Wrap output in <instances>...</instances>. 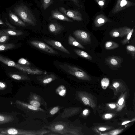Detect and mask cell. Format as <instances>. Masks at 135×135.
Masks as SVG:
<instances>
[{
    "mask_svg": "<svg viewBox=\"0 0 135 135\" xmlns=\"http://www.w3.org/2000/svg\"><path fill=\"white\" fill-rule=\"evenodd\" d=\"M8 8L25 23L33 26L36 25V17L25 2L21 0L17 1Z\"/></svg>",
    "mask_w": 135,
    "mask_h": 135,
    "instance_id": "obj_1",
    "label": "cell"
},
{
    "mask_svg": "<svg viewBox=\"0 0 135 135\" xmlns=\"http://www.w3.org/2000/svg\"><path fill=\"white\" fill-rule=\"evenodd\" d=\"M59 66L67 73L79 79L84 80L90 79V77L85 72L76 67L66 64H59Z\"/></svg>",
    "mask_w": 135,
    "mask_h": 135,
    "instance_id": "obj_2",
    "label": "cell"
},
{
    "mask_svg": "<svg viewBox=\"0 0 135 135\" xmlns=\"http://www.w3.org/2000/svg\"><path fill=\"white\" fill-rule=\"evenodd\" d=\"M8 20L13 25L18 26L25 27L27 24L22 20L13 12L8 7L5 8Z\"/></svg>",
    "mask_w": 135,
    "mask_h": 135,
    "instance_id": "obj_3",
    "label": "cell"
},
{
    "mask_svg": "<svg viewBox=\"0 0 135 135\" xmlns=\"http://www.w3.org/2000/svg\"><path fill=\"white\" fill-rule=\"evenodd\" d=\"M30 42L32 46L47 53L55 54H57L58 53L57 51L54 50L51 47L42 41L33 40L30 41Z\"/></svg>",
    "mask_w": 135,
    "mask_h": 135,
    "instance_id": "obj_4",
    "label": "cell"
},
{
    "mask_svg": "<svg viewBox=\"0 0 135 135\" xmlns=\"http://www.w3.org/2000/svg\"><path fill=\"white\" fill-rule=\"evenodd\" d=\"M123 61L122 58L117 56H112L107 58L105 62L110 68L116 70L120 67Z\"/></svg>",
    "mask_w": 135,
    "mask_h": 135,
    "instance_id": "obj_5",
    "label": "cell"
},
{
    "mask_svg": "<svg viewBox=\"0 0 135 135\" xmlns=\"http://www.w3.org/2000/svg\"><path fill=\"white\" fill-rule=\"evenodd\" d=\"M59 9L62 13L73 20L78 21H81L83 20L81 13L78 10L67 9L62 7H59Z\"/></svg>",
    "mask_w": 135,
    "mask_h": 135,
    "instance_id": "obj_6",
    "label": "cell"
},
{
    "mask_svg": "<svg viewBox=\"0 0 135 135\" xmlns=\"http://www.w3.org/2000/svg\"><path fill=\"white\" fill-rule=\"evenodd\" d=\"M134 6V3L128 0H118L112 13L114 14L128 7Z\"/></svg>",
    "mask_w": 135,
    "mask_h": 135,
    "instance_id": "obj_7",
    "label": "cell"
},
{
    "mask_svg": "<svg viewBox=\"0 0 135 135\" xmlns=\"http://www.w3.org/2000/svg\"><path fill=\"white\" fill-rule=\"evenodd\" d=\"M131 29L127 27L115 28L109 33L110 36L112 37H122L127 35Z\"/></svg>",
    "mask_w": 135,
    "mask_h": 135,
    "instance_id": "obj_8",
    "label": "cell"
},
{
    "mask_svg": "<svg viewBox=\"0 0 135 135\" xmlns=\"http://www.w3.org/2000/svg\"><path fill=\"white\" fill-rule=\"evenodd\" d=\"M73 34L76 38L83 42L89 43L91 41L90 35L85 31L76 30L73 32Z\"/></svg>",
    "mask_w": 135,
    "mask_h": 135,
    "instance_id": "obj_9",
    "label": "cell"
},
{
    "mask_svg": "<svg viewBox=\"0 0 135 135\" xmlns=\"http://www.w3.org/2000/svg\"><path fill=\"white\" fill-rule=\"evenodd\" d=\"M0 61L9 66L15 67L25 72L26 66L21 65L0 55Z\"/></svg>",
    "mask_w": 135,
    "mask_h": 135,
    "instance_id": "obj_10",
    "label": "cell"
},
{
    "mask_svg": "<svg viewBox=\"0 0 135 135\" xmlns=\"http://www.w3.org/2000/svg\"><path fill=\"white\" fill-rule=\"evenodd\" d=\"M45 42L54 48L68 54H70L59 42L52 40L44 39Z\"/></svg>",
    "mask_w": 135,
    "mask_h": 135,
    "instance_id": "obj_11",
    "label": "cell"
},
{
    "mask_svg": "<svg viewBox=\"0 0 135 135\" xmlns=\"http://www.w3.org/2000/svg\"><path fill=\"white\" fill-rule=\"evenodd\" d=\"M49 29L52 33L56 35L61 32L64 29V27L56 22L50 23L48 26Z\"/></svg>",
    "mask_w": 135,
    "mask_h": 135,
    "instance_id": "obj_12",
    "label": "cell"
},
{
    "mask_svg": "<svg viewBox=\"0 0 135 135\" xmlns=\"http://www.w3.org/2000/svg\"><path fill=\"white\" fill-rule=\"evenodd\" d=\"M51 16V17L53 18L65 21L73 22L72 20L69 19L64 14L57 10L52 11Z\"/></svg>",
    "mask_w": 135,
    "mask_h": 135,
    "instance_id": "obj_13",
    "label": "cell"
},
{
    "mask_svg": "<svg viewBox=\"0 0 135 135\" xmlns=\"http://www.w3.org/2000/svg\"><path fill=\"white\" fill-rule=\"evenodd\" d=\"M111 22L112 21L104 15L100 14L96 17L94 20V24L95 27H99L106 22Z\"/></svg>",
    "mask_w": 135,
    "mask_h": 135,
    "instance_id": "obj_14",
    "label": "cell"
},
{
    "mask_svg": "<svg viewBox=\"0 0 135 135\" xmlns=\"http://www.w3.org/2000/svg\"><path fill=\"white\" fill-rule=\"evenodd\" d=\"M0 34L8 36H19L24 34V33L20 30L8 28L0 30Z\"/></svg>",
    "mask_w": 135,
    "mask_h": 135,
    "instance_id": "obj_15",
    "label": "cell"
},
{
    "mask_svg": "<svg viewBox=\"0 0 135 135\" xmlns=\"http://www.w3.org/2000/svg\"><path fill=\"white\" fill-rule=\"evenodd\" d=\"M73 51L77 55L81 57L90 60H92L91 56L85 51L77 49H74Z\"/></svg>",
    "mask_w": 135,
    "mask_h": 135,
    "instance_id": "obj_16",
    "label": "cell"
},
{
    "mask_svg": "<svg viewBox=\"0 0 135 135\" xmlns=\"http://www.w3.org/2000/svg\"><path fill=\"white\" fill-rule=\"evenodd\" d=\"M68 44L70 45L76 46L82 49L85 48L82 45L77 41L70 35L68 37Z\"/></svg>",
    "mask_w": 135,
    "mask_h": 135,
    "instance_id": "obj_17",
    "label": "cell"
},
{
    "mask_svg": "<svg viewBox=\"0 0 135 135\" xmlns=\"http://www.w3.org/2000/svg\"><path fill=\"white\" fill-rule=\"evenodd\" d=\"M4 21L8 28L16 29L15 26L12 25L9 22L8 17L7 14L6 12H3L1 14Z\"/></svg>",
    "mask_w": 135,
    "mask_h": 135,
    "instance_id": "obj_18",
    "label": "cell"
},
{
    "mask_svg": "<svg viewBox=\"0 0 135 135\" xmlns=\"http://www.w3.org/2000/svg\"><path fill=\"white\" fill-rule=\"evenodd\" d=\"M119 45L112 41H109L105 42V48L108 50H111L118 47Z\"/></svg>",
    "mask_w": 135,
    "mask_h": 135,
    "instance_id": "obj_19",
    "label": "cell"
},
{
    "mask_svg": "<svg viewBox=\"0 0 135 135\" xmlns=\"http://www.w3.org/2000/svg\"><path fill=\"white\" fill-rule=\"evenodd\" d=\"M57 77L53 74H51L48 75L43 78L42 81L45 84H46L50 83L53 80L56 79Z\"/></svg>",
    "mask_w": 135,
    "mask_h": 135,
    "instance_id": "obj_20",
    "label": "cell"
},
{
    "mask_svg": "<svg viewBox=\"0 0 135 135\" xmlns=\"http://www.w3.org/2000/svg\"><path fill=\"white\" fill-rule=\"evenodd\" d=\"M16 45L13 43L4 44L0 43V51H3L14 48Z\"/></svg>",
    "mask_w": 135,
    "mask_h": 135,
    "instance_id": "obj_21",
    "label": "cell"
},
{
    "mask_svg": "<svg viewBox=\"0 0 135 135\" xmlns=\"http://www.w3.org/2000/svg\"><path fill=\"white\" fill-rule=\"evenodd\" d=\"M127 51L129 54H131L133 59H134L135 54V47L133 45H128L126 46Z\"/></svg>",
    "mask_w": 135,
    "mask_h": 135,
    "instance_id": "obj_22",
    "label": "cell"
},
{
    "mask_svg": "<svg viewBox=\"0 0 135 135\" xmlns=\"http://www.w3.org/2000/svg\"><path fill=\"white\" fill-rule=\"evenodd\" d=\"M133 31L134 29L133 28L131 30L130 32L127 34L125 38L124 39L120 41V42L122 44L125 45L129 41L131 38Z\"/></svg>",
    "mask_w": 135,
    "mask_h": 135,
    "instance_id": "obj_23",
    "label": "cell"
},
{
    "mask_svg": "<svg viewBox=\"0 0 135 135\" xmlns=\"http://www.w3.org/2000/svg\"><path fill=\"white\" fill-rule=\"evenodd\" d=\"M42 6L44 10H46L53 3V0H41Z\"/></svg>",
    "mask_w": 135,
    "mask_h": 135,
    "instance_id": "obj_24",
    "label": "cell"
},
{
    "mask_svg": "<svg viewBox=\"0 0 135 135\" xmlns=\"http://www.w3.org/2000/svg\"><path fill=\"white\" fill-rule=\"evenodd\" d=\"M102 86L103 89H105L108 86L109 84V79L106 78L102 79L101 81Z\"/></svg>",
    "mask_w": 135,
    "mask_h": 135,
    "instance_id": "obj_25",
    "label": "cell"
},
{
    "mask_svg": "<svg viewBox=\"0 0 135 135\" xmlns=\"http://www.w3.org/2000/svg\"><path fill=\"white\" fill-rule=\"evenodd\" d=\"M17 63L21 65L28 66L30 65V63L26 59L22 58L19 60Z\"/></svg>",
    "mask_w": 135,
    "mask_h": 135,
    "instance_id": "obj_26",
    "label": "cell"
},
{
    "mask_svg": "<svg viewBox=\"0 0 135 135\" xmlns=\"http://www.w3.org/2000/svg\"><path fill=\"white\" fill-rule=\"evenodd\" d=\"M9 38V36L5 34H0V43L6 42Z\"/></svg>",
    "mask_w": 135,
    "mask_h": 135,
    "instance_id": "obj_27",
    "label": "cell"
},
{
    "mask_svg": "<svg viewBox=\"0 0 135 135\" xmlns=\"http://www.w3.org/2000/svg\"><path fill=\"white\" fill-rule=\"evenodd\" d=\"M64 128V126L62 124H58L55 126L54 128V131L59 132L63 130Z\"/></svg>",
    "mask_w": 135,
    "mask_h": 135,
    "instance_id": "obj_28",
    "label": "cell"
},
{
    "mask_svg": "<svg viewBox=\"0 0 135 135\" xmlns=\"http://www.w3.org/2000/svg\"><path fill=\"white\" fill-rule=\"evenodd\" d=\"M30 104L33 106L39 108L40 106V103L36 100H32L30 102Z\"/></svg>",
    "mask_w": 135,
    "mask_h": 135,
    "instance_id": "obj_29",
    "label": "cell"
},
{
    "mask_svg": "<svg viewBox=\"0 0 135 135\" xmlns=\"http://www.w3.org/2000/svg\"><path fill=\"white\" fill-rule=\"evenodd\" d=\"M18 131L14 128H11L7 131V133L10 134H16L18 133Z\"/></svg>",
    "mask_w": 135,
    "mask_h": 135,
    "instance_id": "obj_30",
    "label": "cell"
},
{
    "mask_svg": "<svg viewBox=\"0 0 135 135\" xmlns=\"http://www.w3.org/2000/svg\"><path fill=\"white\" fill-rule=\"evenodd\" d=\"M0 26L3 27H7V26L5 24L1 14L0 13Z\"/></svg>",
    "mask_w": 135,
    "mask_h": 135,
    "instance_id": "obj_31",
    "label": "cell"
},
{
    "mask_svg": "<svg viewBox=\"0 0 135 135\" xmlns=\"http://www.w3.org/2000/svg\"><path fill=\"white\" fill-rule=\"evenodd\" d=\"M101 8L104 7L105 3V0H95Z\"/></svg>",
    "mask_w": 135,
    "mask_h": 135,
    "instance_id": "obj_32",
    "label": "cell"
},
{
    "mask_svg": "<svg viewBox=\"0 0 135 135\" xmlns=\"http://www.w3.org/2000/svg\"><path fill=\"white\" fill-rule=\"evenodd\" d=\"M59 108L57 107H55L53 108L50 112L51 115H54L59 110Z\"/></svg>",
    "mask_w": 135,
    "mask_h": 135,
    "instance_id": "obj_33",
    "label": "cell"
},
{
    "mask_svg": "<svg viewBox=\"0 0 135 135\" xmlns=\"http://www.w3.org/2000/svg\"><path fill=\"white\" fill-rule=\"evenodd\" d=\"M82 100L83 103L86 105H89L90 103V101L88 99L85 97L82 98Z\"/></svg>",
    "mask_w": 135,
    "mask_h": 135,
    "instance_id": "obj_34",
    "label": "cell"
},
{
    "mask_svg": "<svg viewBox=\"0 0 135 135\" xmlns=\"http://www.w3.org/2000/svg\"><path fill=\"white\" fill-rule=\"evenodd\" d=\"M12 77L15 79L20 80L22 79V77L19 75L16 74H13L12 75Z\"/></svg>",
    "mask_w": 135,
    "mask_h": 135,
    "instance_id": "obj_35",
    "label": "cell"
},
{
    "mask_svg": "<svg viewBox=\"0 0 135 135\" xmlns=\"http://www.w3.org/2000/svg\"><path fill=\"white\" fill-rule=\"evenodd\" d=\"M60 1H62L63 0H59ZM70 0L72 2H73L77 6H78V7H81V6L80 5L79 3L80 2L79 0Z\"/></svg>",
    "mask_w": 135,
    "mask_h": 135,
    "instance_id": "obj_36",
    "label": "cell"
},
{
    "mask_svg": "<svg viewBox=\"0 0 135 135\" xmlns=\"http://www.w3.org/2000/svg\"><path fill=\"white\" fill-rule=\"evenodd\" d=\"M105 117L106 119H110L112 117V115L110 114H107L105 115Z\"/></svg>",
    "mask_w": 135,
    "mask_h": 135,
    "instance_id": "obj_37",
    "label": "cell"
},
{
    "mask_svg": "<svg viewBox=\"0 0 135 135\" xmlns=\"http://www.w3.org/2000/svg\"><path fill=\"white\" fill-rule=\"evenodd\" d=\"M113 87L115 88H117L119 87V83L116 82L114 83L113 84Z\"/></svg>",
    "mask_w": 135,
    "mask_h": 135,
    "instance_id": "obj_38",
    "label": "cell"
},
{
    "mask_svg": "<svg viewBox=\"0 0 135 135\" xmlns=\"http://www.w3.org/2000/svg\"><path fill=\"white\" fill-rule=\"evenodd\" d=\"M124 102V99L122 98L120 99L118 101V104L120 105H122Z\"/></svg>",
    "mask_w": 135,
    "mask_h": 135,
    "instance_id": "obj_39",
    "label": "cell"
},
{
    "mask_svg": "<svg viewBox=\"0 0 135 135\" xmlns=\"http://www.w3.org/2000/svg\"><path fill=\"white\" fill-rule=\"evenodd\" d=\"M109 106L111 108L114 109L115 108V105L114 104H109Z\"/></svg>",
    "mask_w": 135,
    "mask_h": 135,
    "instance_id": "obj_40",
    "label": "cell"
},
{
    "mask_svg": "<svg viewBox=\"0 0 135 135\" xmlns=\"http://www.w3.org/2000/svg\"><path fill=\"white\" fill-rule=\"evenodd\" d=\"M88 112V109H85V110H84L83 112V114L84 115H86Z\"/></svg>",
    "mask_w": 135,
    "mask_h": 135,
    "instance_id": "obj_41",
    "label": "cell"
},
{
    "mask_svg": "<svg viewBox=\"0 0 135 135\" xmlns=\"http://www.w3.org/2000/svg\"><path fill=\"white\" fill-rule=\"evenodd\" d=\"M106 128L104 127H101L99 128V130L101 131H105Z\"/></svg>",
    "mask_w": 135,
    "mask_h": 135,
    "instance_id": "obj_42",
    "label": "cell"
},
{
    "mask_svg": "<svg viewBox=\"0 0 135 135\" xmlns=\"http://www.w3.org/2000/svg\"><path fill=\"white\" fill-rule=\"evenodd\" d=\"M4 117L0 115V121H2L4 120Z\"/></svg>",
    "mask_w": 135,
    "mask_h": 135,
    "instance_id": "obj_43",
    "label": "cell"
},
{
    "mask_svg": "<svg viewBox=\"0 0 135 135\" xmlns=\"http://www.w3.org/2000/svg\"><path fill=\"white\" fill-rule=\"evenodd\" d=\"M0 86L1 88H4L5 87V85L3 83L0 82Z\"/></svg>",
    "mask_w": 135,
    "mask_h": 135,
    "instance_id": "obj_44",
    "label": "cell"
},
{
    "mask_svg": "<svg viewBox=\"0 0 135 135\" xmlns=\"http://www.w3.org/2000/svg\"><path fill=\"white\" fill-rule=\"evenodd\" d=\"M131 122L130 121H125L123 122L122 124V125H125V124L128 123L129 122Z\"/></svg>",
    "mask_w": 135,
    "mask_h": 135,
    "instance_id": "obj_45",
    "label": "cell"
}]
</instances>
